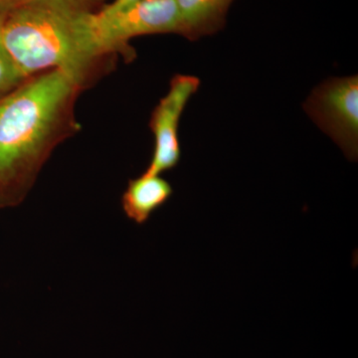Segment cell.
Segmentation results:
<instances>
[{
	"mask_svg": "<svg viewBox=\"0 0 358 358\" xmlns=\"http://www.w3.org/2000/svg\"><path fill=\"white\" fill-rule=\"evenodd\" d=\"M26 78L14 65L0 41V99L10 93L25 81Z\"/></svg>",
	"mask_w": 358,
	"mask_h": 358,
	"instance_id": "obj_8",
	"label": "cell"
},
{
	"mask_svg": "<svg viewBox=\"0 0 358 358\" xmlns=\"http://www.w3.org/2000/svg\"><path fill=\"white\" fill-rule=\"evenodd\" d=\"M82 89L67 73L50 70L0 99V207L20 204L54 148L74 133Z\"/></svg>",
	"mask_w": 358,
	"mask_h": 358,
	"instance_id": "obj_1",
	"label": "cell"
},
{
	"mask_svg": "<svg viewBox=\"0 0 358 358\" xmlns=\"http://www.w3.org/2000/svg\"><path fill=\"white\" fill-rule=\"evenodd\" d=\"M83 0H29L0 9V41L28 78L61 70L86 86L107 55Z\"/></svg>",
	"mask_w": 358,
	"mask_h": 358,
	"instance_id": "obj_2",
	"label": "cell"
},
{
	"mask_svg": "<svg viewBox=\"0 0 358 358\" xmlns=\"http://www.w3.org/2000/svg\"><path fill=\"white\" fill-rule=\"evenodd\" d=\"M233 0H176L181 35L196 40L219 31Z\"/></svg>",
	"mask_w": 358,
	"mask_h": 358,
	"instance_id": "obj_7",
	"label": "cell"
},
{
	"mask_svg": "<svg viewBox=\"0 0 358 358\" xmlns=\"http://www.w3.org/2000/svg\"><path fill=\"white\" fill-rule=\"evenodd\" d=\"M83 1H84V0H83Z\"/></svg>",
	"mask_w": 358,
	"mask_h": 358,
	"instance_id": "obj_11",
	"label": "cell"
},
{
	"mask_svg": "<svg viewBox=\"0 0 358 358\" xmlns=\"http://www.w3.org/2000/svg\"><path fill=\"white\" fill-rule=\"evenodd\" d=\"M141 0H115L109 6H106L102 10L99 11V14L103 16L113 15L127 10L129 7L140 2Z\"/></svg>",
	"mask_w": 358,
	"mask_h": 358,
	"instance_id": "obj_9",
	"label": "cell"
},
{
	"mask_svg": "<svg viewBox=\"0 0 358 358\" xmlns=\"http://www.w3.org/2000/svg\"><path fill=\"white\" fill-rule=\"evenodd\" d=\"M96 40L105 55L122 53L134 57L129 41L143 35L181 33L176 0H141L122 13L103 16L93 13Z\"/></svg>",
	"mask_w": 358,
	"mask_h": 358,
	"instance_id": "obj_3",
	"label": "cell"
},
{
	"mask_svg": "<svg viewBox=\"0 0 358 358\" xmlns=\"http://www.w3.org/2000/svg\"><path fill=\"white\" fill-rule=\"evenodd\" d=\"M27 1L29 0H0V9L10 8Z\"/></svg>",
	"mask_w": 358,
	"mask_h": 358,
	"instance_id": "obj_10",
	"label": "cell"
},
{
	"mask_svg": "<svg viewBox=\"0 0 358 358\" xmlns=\"http://www.w3.org/2000/svg\"><path fill=\"white\" fill-rule=\"evenodd\" d=\"M303 109L350 160L358 155V77L333 78L313 90Z\"/></svg>",
	"mask_w": 358,
	"mask_h": 358,
	"instance_id": "obj_4",
	"label": "cell"
},
{
	"mask_svg": "<svg viewBox=\"0 0 358 358\" xmlns=\"http://www.w3.org/2000/svg\"><path fill=\"white\" fill-rule=\"evenodd\" d=\"M200 80L192 75H176L166 96L152 112L150 127L155 136L152 159L145 174L160 176L178 166L181 157L179 122L186 105L199 91Z\"/></svg>",
	"mask_w": 358,
	"mask_h": 358,
	"instance_id": "obj_5",
	"label": "cell"
},
{
	"mask_svg": "<svg viewBox=\"0 0 358 358\" xmlns=\"http://www.w3.org/2000/svg\"><path fill=\"white\" fill-rule=\"evenodd\" d=\"M173 193V186L166 179L143 173L129 181L122 193V211L129 220L143 225L169 201Z\"/></svg>",
	"mask_w": 358,
	"mask_h": 358,
	"instance_id": "obj_6",
	"label": "cell"
}]
</instances>
